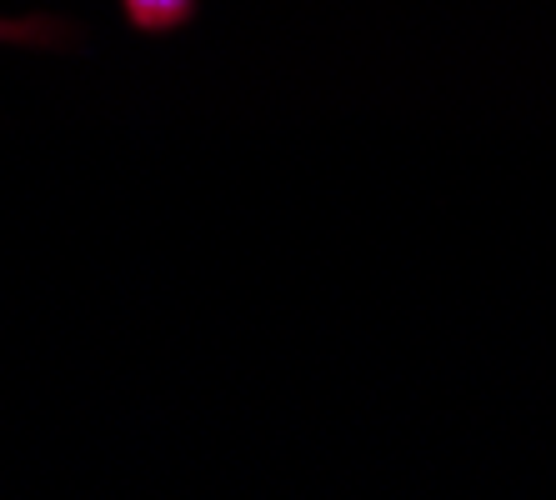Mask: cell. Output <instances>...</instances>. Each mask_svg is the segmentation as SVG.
I'll list each match as a JSON object with an SVG mask.
<instances>
[{
  "instance_id": "cell-1",
  "label": "cell",
  "mask_w": 556,
  "mask_h": 500,
  "mask_svg": "<svg viewBox=\"0 0 556 500\" xmlns=\"http://www.w3.org/2000/svg\"><path fill=\"white\" fill-rule=\"evenodd\" d=\"M186 5H191V0H130V15L146 21V26H155V21H176Z\"/></svg>"
},
{
  "instance_id": "cell-2",
  "label": "cell",
  "mask_w": 556,
  "mask_h": 500,
  "mask_svg": "<svg viewBox=\"0 0 556 500\" xmlns=\"http://www.w3.org/2000/svg\"><path fill=\"white\" fill-rule=\"evenodd\" d=\"M0 30H5V26H0Z\"/></svg>"
}]
</instances>
